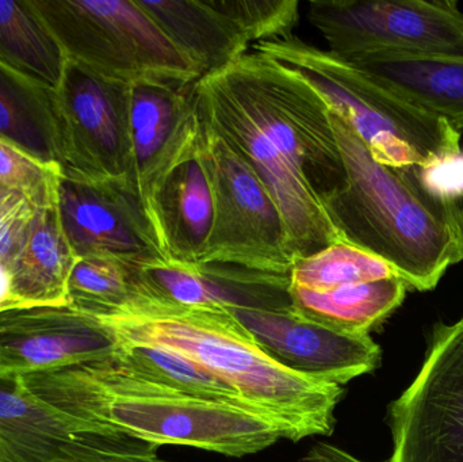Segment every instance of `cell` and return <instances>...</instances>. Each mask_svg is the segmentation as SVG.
Returning <instances> with one entry per match:
<instances>
[{
    "label": "cell",
    "mask_w": 463,
    "mask_h": 462,
    "mask_svg": "<svg viewBox=\"0 0 463 462\" xmlns=\"http://www.w3.org/2000/svg\"><path fill=\"white\" fill-rule=\"evenodd\" d=\"M86 429L30 391L24 376L0 372V452L29 460Z\"/></svg>",
    "instance_id": "23"
},
{
    "label": "cell",
    "mask_w": 463,
    "mask_h": 462,
    "mask_svg": "<svg viewBox=\"0 0 463 462\" xmlns=\"http://www.w3.org/2000/svg\"><path fill=\"white\" fill-rule=\"evenodd\" d=\"M94 317L117 342L157 344L192 358L277 423L283 439L334 433L345 388L272 360L230 308H187L133 293L124 306Z\"/></svg>",
    "instance_id": "1"
},
{
    "label": "cell",
    "mask_w": 463,
    "mask_h": 462,
    "mask_svg": "<svg viewBox=\"0 0 463 462\" xmlns=\"http://www.w3.org/2000/svg\"><path fill=\"white\" fill-rule=\"evenodd\" d=\"M33 393L72 417L86 434L125 436L245 457L283 439L256 410L165 390L119 371L111 360L24 374Z\"/></svg>",
    "instance_id": "2"
},
{
    "label": "cell",
    "mask_w": 463,
    "mask_h": 462,
    "mask_svg": "<svg viewBox=\"0 0 463 462\" xmlns=\"http://www.w3.org/2000/svg\"><path fill=\"white\" fill-rule=\"evenodd\" d=\"M230 309L272 360L296 373L343 387L380 366L381 347L370 335L336 333L291 306Z\"/></svg>",
    "instance_id": "14"
},
{
    "label": "cell",
    "mask_w": 463,
    "mask_h": 462,
    "mask_svg": "<svg viewBox=\"0 0 463 462\" xmlns=\"http://www.w3.org/2000/svg\"><path fill=\"white\" fill-rule=\"evenodd\" d=\"M132 266L111 258H78L68 279L70 306L102 316L132 296Z\"/></svg>",
    "instance_id": "27"
},
{
    "label": "cell",
    "mask_w": 463,
    "mask_h": 462,
    "mask_svg": "<svg viewBox=\"0 0 463 462\" xmlns=\"http://www.w3.org/2000/svg\"><path fill=\"white\" fill-rule=\"evenodd\" d=\"M34 209L21 194L0 192V265L10 269Z\"/></svg>",
    "instance_id": "31"
},
{
    "label": "cell",
    "mask_w": 463,
    "mask_h": 462,
    "mask_svg": "<svg viewBox=\"0 0 463 462\" xmlns=\"http://www.w3.org/2000/svg\"><path fill=\"white\" fill-rule=\"evenodd\" d=\"M133 293L187 308H286L288 274L250 270L230 263L162 260L132 266Z\"/></svg>",
    "instance_id": "16"
},
{
    "label": "cell",
    "mask_w": 463,
    "mask_h": 462,
    "mask_svg": "<svg viewBox=\"0 0 463 462\" xmlns=\"http://www.w3.org/2000/svg\"><path fill=\"white\" fill-rule=\"evenodd\" d=\"M345 184L324 203L340 240L388 263L413 289L427 292L462 260L450 195L420 168L381 165L342 118L332 113Z\"/></svg>",
    "instance_id": "3"
},
{
    "label": "cell",
    "mask_w": 463,
    "mask_h": 462,
    "mask_svg": "<svg viewBox=\"0 0 463 462\" xmlns=\"http://www.w3.org/2000/svg\"><path fill=\"white\" fill-rule=\"evenodd\" d=\"M195 99L201 118L224 138L274 198L294 259L342 241L320 198L219 72L206 73L195 83Z\"/></svg>",
    "instance_id": "7"
},
{
    "label": "cell",
    "mask_w": 463,
    "mask_h": 462,
    "mask_svg": "<svg viewBox=\"0 0 463 462\" xmlns=\"http://www.w3.org/2000/svg\"><path fill=\"white\" fill-rule=\"evenodd\" d=\"M75 262L56 205L35 208L10 266L16 303L22 308L70 306L68 279Z\"/></svg>",
    "instance_id": "19"
},
{
    "label": "cell",
    "mask_w": 463,
    "mask_h": 462,
    "mask_svg": "<svg viewBox=\"0 0 463 462\" xmlns=\"http://www.w3.org/2000/svg\"><path fill=\"white\" fill-rule=\"evenodd\" d=\"M211 5L230 19L250 46L293 34L299 19L296 0H211Z\"/></svg>",
    "instance_id": "28"
},
{
    "label": "cell",
    "mask_w": 463,
    "mask_h": 462,
    "mask_svg": "<svg viewBox=\"0 0 463 462\" xmlns=\"http://www.w3.org/2000/svg\"><path fill=\"white\" fill-rule=\"evenodd\" d=\"M110 360L119 371L140 382L184 395L227 401L255 410L233 387L214 376L192 358L168 347L117 342L116 353Z\"/></svg>",
    "instance_id": "24"
},
{
    "label": "cell",
    "mask_w": 463,
    "mask_h": 462,
    "mask_svg": "<svg viewBox=\"0 0 463 462\" xmlns=\"http://www.w3.org/2000/svg\"><path fill=\"white\" fill-rule=\"evenodd\" d=\"M0 62L49 89L59 87L67 57L33 0H0Z\"/></svg>",
    "instance_id": "25"
},
{
    "label": "cell",
    "mask_w": 463,
    "mask_h": 462,
    "mask_svg": "<svg viewBox=\"0 0 463 462\" xmlns=\"http://www.w3.org/2000/svg\"><path fill=\"white\" fill-rule=\"evenodd\" d=\"M113 334L72 306H26L0 312V372L24 374L110 360Z\"/></svg>",
    "instance_id": "15"
},
{
    "label": "cell",
    "mask_w": 463,
    "mask_h": 462,
    "mask_svg": "<svg viewBox=\"0 0 463 462\" xmlns=\"http://www.w3.org/2000/svg\"><path fill=\"white\" fill-rule=\"evenodd\" d=\"M462 154H463V146H462Z\"/></svg>",
    "instance_id": "36"
},
{
    "label": "cell",
    "mask_w": 463,
    "mask_h": 462,
    "mask_svg": "<svg viewBox=\"0 0 463 462\" xmlns=\"http://www.w3.org/2000/svg\"><path fill=\"white\" fill-rule=\"evenodd\" d=\"M137 2L203 76L228 67L250 52L247 41L211 0Z\"/></svg>",
    "instance_id": "21"
},
{
    "label": "cell",
    "mask_w": 463,
    "mask_h": 462,
    "mask_svg": "<svg viewBox=\"0 0 463 462\" xmlns=\"http://www.w3.org/2000/svg\"><path fill=\"white\" fill-rule=\"evenodd\" d=\"M309 19L329 52L463 57V11L451 0H315Z\"/></svg>",
    "instance_id": "9"
},
{
    "label": "cell",
    "mask_w": 463,
    "mask_h": 462,
    "mask_svg": "<svg viewBox=\"0 0 463 462\" xmlns=\"http://www.w3.org/2000/svg\"><path fill=\"white\" fill-rule=\"evenodd\" d=\"M201 148L214 193L213 228L201 263L290 273L296 259L282 214L269 190L203 118Z\"/></svg>",
    "instance_id": "8"
},
{
    "label": "cell",
    "mask_w": 463,
    "mask_h": 462,
    "mask_svg": "<svg viewBox=\"0 0 463 462\" xmlns=\"http://www.w3.org/2000/svg\"><path fill=\"white\" fill-rule=\"evenodd\" d=\"M0 462H19V461H16L15 458L10 457V456L5 455V453L0 452Z\"/></svg>",
    "instance_id": "35"
},
{
    "label": "cell",
    "mask_w": 463,
    "mask_h": 462,
    "mask_svg": "<svg viewBox=\"0 0 463 462\" xmlns=\"http://www.w3.org/2000/svg\"><path fill=\"white\" fill-rule=\"evenodd\" d=\"M60 170L0 140V192L26 198L34 208L56 205Z\"/></svg>",
    "instance_id": "30"
},
{
    "label": "cell",
    "mask_w": 463,
    "mask_h": 462,
    "mask_svg": "<svg viewBox=\"0 0 463 462\" xmlns=\"http://www.w3.org/2000/svg\"><path fill=\"white\" fill-rule=\"evenodd\" d=\"M195 83L144 81L129 86L130 171L127 186L140 203L159 243L156 206L160 187L168 174L200 144Z\"/></svg>",
    "instance_id": "12"
},
{
    "label": "cell",
    "mask_w": 463,
    "mask_h": 462,
    "mask_svg": "<svg viewBox=\"0 0 463 462\" xmlns=\"http://www.w3.org/2000/svg\"><path fill=\"white\" fill-rule=\"evenodd\" d=\"M252 51L298 73L342 118L372 156L394 168L431 171L462 155V133L342 57L296 35L261 41Z\"/></svg>",
    "instance_id": "4"
},
{
    "label": "cell",
    "mask_w": 463,
    "mask_h": 462,
    "mask_svg": "<svg viewBox=\"0 0 463 462\" xmlns=\"http://www.w3.org/2000/svg\"><path fill=\"white\" fill-rule=\"evenodd\" d=\"M399 277L380 258L345 243L336 241L315 254L299 258L288 273V287L320 289L350 282H369Z\"/></svg>",
    "instance_id": "26"
},
{
    "label": "cell",
    "mask_w": 463,
    "mask_h": 462,
    "mask_svg": "<svg viewBox=\"0 0 463 462\" xmlns=\"http://www.w3.org/2000/svg\"><path fill=\"white\" fill-rule=\"evenodd\" d=\"M345 61L463 132V57L381 52Z\"/></svg>",
    "instance_id": "18"
},
{
    "label": "cell",
    "mask_w": 463,
    "mask_h": 462,
    "mask_svg": "<svg viewBox=\"0 0 463 462\" xmlns=\"http://www.w3.org/2000/svg\"><path fill=\"white\" fill-rule=\"evenodd\" d=\"M408 285L400 277L350 282L320 289L288 287L296 314L347 335H370L404 301Z\"/></svg>",
    "instance_id": "20"
},
{
    "label": "cell",
    "mask_w": 463,
    "mask_h": 462,
    "mask_svg": "<svg viewBox=\"0 0 463 462\" xmlns=\"http://www.w3.org/2000/svg\"><path fill=\"white\" fill-rule=\"evenodd\" d=\"M54 92L64 154L60 175L127 184L130 171L129 86L67 59Z\"/></svg>",
    "instance_id": "11"
},
{
    "label": "cell",
    "mask_w": 463,
    "mask_h": 462,
    "mask_svg": "<svg viewBox=\"0 0 463 462\" xmlns=\"http://www.w3.org/2000/svg\"><path fill=\"white\" fill-rule=\"evenodd\" d=\"M68 60L132 86L195 83L201 71L137 0H33Z\"/></svg>",
    "instance_id": "5"
},
{
    "label": "cell",
    "mask_w": 463,
    "mask_h": 462,
    "mask_svg": "<svg viewBox=\"0 0 463 462\" xmlns=\"http://www.w3.org/2000/svg\"><path fill=\"white\" fill-rule=\"evenodd\" d=\"M386 462H463V316L435 325L412 384L388 410Z\"/></svg>",
    "instance_id": "10"
},
{
    "label": "cell",
    "mask_w": 463,
    "mask_h": 462,
    "mask_svg": "<svg viewBox=\"0 0 463 462\" xmlns=\"http://www.w3.org/2000/svg\"><path fill=\"white\" fill-rule=\"evenodd\" d=\"M157 230L171 262L201 263L214 222V193L200 144L163 182L157 195Z\"/></svg>",
    "instance_id": "17"
},
{
    "label": "cell",
    "mask_w": 463,
    "mask_h": 462,
    "mask_svg": "<svg viewBox=\"0 0 463 462\" xmlns=\"http://www.w3.org/2000/svg\"><path fill=\"white\" fill-rule=\"evenodd\" d=\"M13 308H22V306L16 303L15 297H14L10 269L7 266L0 265V312Z\"/></svg>",
    "instance_id": "33"
},
{
    "label": "cell",
    "mask_w": 463,
    "mask_h": 462,
    "mask_svg": "<svg viewBox=\"0 0 463 462\" xmlns=\"http://www.w3.org/2000/svg\"><path fill=\"white\" fill-rule=\"evenodd\" d=\"M0 140L61 173V125L56 92L0 62Z\"/></svg>",
    "instance_id": "22"
},
{
    "label": "cell",
    "mask_w": 463,
    "mask_h": 462,
    "mask_svg": "<svg viewBox=\"0 0 463 462\" xmlns=\"http://www.w3.org/2000/svg\"><path fill=\"white\" fill-rule=\"evenodd\" d=\"M216 72L323 205L345 186V163L329 108L305 79L253 51Z\"/></svg>",
    "instance_id": "6"
},
{
    "label": "cell",
    "mask_w": 463,
    "mask_h": 462,
    "mask_svg": "<svg viewBox=\"0 0 463 462\" xmlns=\"http://www.w3.org/2000/svg\"><path fill=\"white\" fill-rule=\"evenodd\" d=\"M301 462H364L351 456L350 453L334 447V445L318 442L302 458ZM386 462V461H385Z\"/></svg>",
    "instance_id": "32"
},
{
    "label": "cell",
    "mask_w": 463,
    "mask_h": 462,
    "mask_svg": "<svg viewBox=\"0 0 463 462\" xmlns=\"http://www.w3.org/2000/svg\"><path fill=\"white\" fill-rule=\"evenodd\" d=\"M56 208L76 259L111 258L130 266L168 260L140 203L121 182L60 175Z\"/></svg>",
    "instance_id": "13"
},
{
    "label": "cell",
    "mask_w": 463,
    "mask_h": 462,
    "mask_svg": "<svg viewBox=\"0 0 463 462\" xmlns=\"http://www.w3.org/2000/svg\"><path fill=\"white\" fill-rule=\"evenodd\" d=\"M451 209H453L454 222H456L457 238L463 260V189L450 194Z\"/></svg>",
    "instance_id": "34"
},
{
    "label": "cell",
    "mask_w": 463,
    "mask_h": 462,
    "mask_svg": "<svg viewBox=\"0 0 463 462\" xmlns=\"http://www.w3.org/2000/svg\"><path fill=\"white\" fill-rule=\"evenodd\" d=\"M159 447L125 436L80 434L43 455L19 462H170L157 455ZM11 457V456H10ZM14 458V457H13Z\"/></svg>",
    "instance_id": "29"
}]
</instances>
